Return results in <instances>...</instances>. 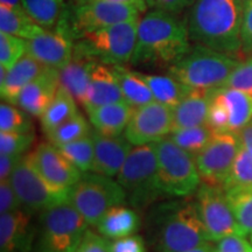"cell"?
I'll return each mask as SVG.
<instances>
[{"label":"cell","mask_w":252,"mask_h":252,"mask_svg":"<svg viewBox=\"0 0 252 252\" xmlns=\"http://www.w3.org/2000/svg\"><path fill=\"white\" fill-rule=\"evenodd\" d=\"M187 19L163 11H150L138 24L137 43L131 64L168 69L190 49Z\"/></svg>","instance_id":"obj_1"},{"label":"cell","mask_w":252,"mask_h":252,"mask_svg":"<svg viewBox=\"0 0 252 252\" xmlns=\"http://www.w3.org/2000/svg\"><path fill=\"white\" fill-rule=\"evenodd\" d=\"M243 0H195L187 18L190 41L238 58Z\"/></svg>","instance_id":"obj_2"},{"label":"cell","mask_w":252,"mask_h":252,"mask_svg":"<svg viewBox=\"0 0 252 252\" xmlns=\"http://www.w3.org/2000/svg\"><path fill=\"white\" fill-rule=\"evenodd\" d=\"M149 220L157 252H187L210 242L195 200L159 204Z\"/></svg>","instance_id":"obj_3"},{"label":"cell","mask_w":252,"mask_h":252,"mask_svg":"<svg viewBox=\"0 0 252 252\" xmlns=\"http://www.w3.org/2000/svg\"><path fill=\"white\" fill-rule=\"evenodd\" d=\"M239 63L238 58L194 43L187 54L167 69V74L190 89L214 90L225 86Z\"/></svg>","instance_id":"obj_4"},{"label":"cell","mask_w":252,"mask_h":252,"mask_svg":"<svg viewBox=\"0 0 252 252\" xmlns=\"http://www.w3.org/2000/svg\"><path fill=\"white\" fill-rule=\"evenodd\" d=\"M117 181L126 193V202L135 209H144L166 196L158 179L157 145L135 146L117 174Z\"/></svg>","instance_id":"obj_5"},{"label":"cell","mask_w":252,"mask_h":252,"mask_svg":"<svg viewBox=\"0 0 252 252\" xmlns=\"http://www.w3.org/2000/svg\"><path fill=\"white\" fill-rule=\"evenodd\" d=\"M145 11L137 5L119 4L109 0H71L61 19L77 41L91 32L140 19Z\"/></svg>","instance_id":"obj_6"},{"label":"cell","mask_w":252,"mask_h":252,"mask_svg":"<svg viewBox=\"0 0 252 252\" xmlns=\"http://www.w3.org/2000/svg\"><path fill=\"white\" fill-rule=\"evenodd\" d=\"M88 225L86 219L67 198L52 204L41 212L40 252H74Z\"/></svg>","instance_id":"obj_7"},{"label":"cell","mask_w":252,"mask_h":252,"mask_svg":"<svg viewBox=\"0 0 252 252\" xmlns=\"http://www.w3.org/2000/svg\"><path fill=\"white\" fill-rule=\"evenodd\" d=\"M140 19L91 32L75 42V49L106 65H125L133 56Z\"/></svg>","instance_id":"obj_8"},{"label":"cell","mask_w":252,"mask_h":252,"mask_svg":"<svg viewBox=\"0 0 252 252\" xmlns=\"http://www.w3.org/2000/svg\"><path fill=\"white\" fill-rule=\"evenodd\" d=\"M157 145L158 179L166 196L187 197L201 185L195 157L166 137Z\"/></svg>","instance_id":"obj_9"},{"label":"cell","mask_w":252,"mask_h":252,"mask_svg":"<svg viewBox=\"0 0 252 252\" xmlns=\"http://www.w3.org/2000/svg\"><path fill=\"white\" fill-rule=\"evenodd\" d=\"M67 200L89 225H96L112 207L126 202V193L118 181L97 173H84L67 191Z\"/></svg>","instance_id":"obj_10"},{"label":"cell","mask_w":252,"mask_h":252,"mask_svg":"<svg viewBox=\"0 0 252 252\" xmlns=\"http://www.w3.org/2000/svg\"><path fill=\"white\" fill-rule=\"evenodd\" d=\"M8 180L20 200L23 209L32 215L67 198L68 190L61 191L52 187L36 171L28 154H24L19 160Z\"/></svg>","instance_id":"obj_11"},{"label":"cell","mask_w":252,"mask_h":252,"mask_svg":"<svg viewBox=\"0 0 252 252\" xmlns=\"http://www.w3.org/2000/svg\"><path fill=\"white\" fill-rule=\"evenodd\" d=\"M195 201L210 241L219 242L231 235L245 236L236 220L223 186L201 182Z\"/></svg>","instance_id":"obj_12"},{"label":"cell","mask_w":252,"mask_h":252,"mask_svg":"<svg viewBox=\"0 0 252 252\" xmlns=\"http://www.w3.org/2000/svg\"><path fill=\"white\" fill-rule=\"evenodd\" d=\"M241 141L234 132H214L202 152L195 157L201 182L212 186H224L231 172Z\"/></svg>","instance_id":"obj_13"},{"label":"cell","mask_w":252,"mask_h":252,"mask_svg":"<svg viewBox=\"0 0 252 252\" xmlns=\"http://www.w3.org/2000/svg\"><path fill=\"white\" fill-rule=\"evenodd\" d=\"M173 131V109L153 100L135 108L126 126L125 138L134 146L154 144Z\"/></svg>","instance_id":"obj_14"},{"label":"cell","mask_w":252,"mask_h":252,"mask_svg":"<svg viewBox=\"0 0 252 252\" xmlns=\"http://www.w3.org/2000/svg\"><path fill=\"white\" fill-rule=\"evenodd\" d=\"M75 41L64 21L60 20L53 30H46L34 39L27 40V54L46 67L62 69L74 55Z\"/></svg>","instance_id":"obj_15"},{"label":"cell","mask_w":252,"mask_h":252,"mask_svg":"<svg viewBox=\"0 0 252 252\" xmlns=\"http://www.w3.org/2000/svg\"><path fill=\"white\" fill-rule=\"evenodd\" d=\"M28 156L41 176L58 190L67 191L83 175L52 143H41Z\"/></svg>","instance_id":"obj_16"},{"label":"cell","mask_w":252,"mask_h":252,"mask_svg":"<svg viewBox=\"0 0 252 252\" xmlns=\"http://www.w3.org/2000/svg\"><path fill=\"white\" fill-rule=\"evenodd\" d=\"M60 86L59 69L47 67L35 80L21 90L15 105L31 116L40 118L53 102Z\"/></svg>","instance_id":"obj_17"},{"label":"cell","mask_w":252,"mask_h":252,"mask_svg":"<svg viewBox=\"0 0 252 252\" xmlns=\"http://www.w3.org/2000/svg\"><path fill=\"white\" fill-rule=\"evenodd\" d=\"M91 134L94 143V159L91 172L110 178L116 176L130 154L132 144L126 139L125 135L108 137L97 131H94Z\"/></svg>","instance_id":"obj_18"},{"label":"cell","mask_w":252,"mask_h":252,"mask_svg":"<svg viewBox=\"0 0 252 252\" xmlns=\"http://www.w3.org/2000/svg\"><path fill=\"white\" fill-rule=\"evenodd\" d=\"M35 230L32 214L18 209L0 217V252H30Z\"/></svg>","instance_id":"obj_19"},{"label":"cell","mask_w":252,"mask_h":252,"mask_svg":"<svg viewBox=\"0 0 252 252\" xmlns=\"http://www.w3.org/2000/svg\"><path fill=\"white\" fill-rule=\"evenodd\" d=\"M47 67L30 54H25L11 69L0 65V94L5 102L14 104L19 94Z\"/></svg>","instance_id":"obj_20"},{"label":"cell","mask_w":252,"mask_h":252,"mask_svg":"<svg viewBox=\"0 0 252 252\" xmlns=\"http://www.w3.org/2000/svg\"><path fill=\"white\" fill-rule=\"evenodd\" d=\"M125 100L117 77L110 65L97 62L91 72L89 88L83 108L87 112L91 110Z\"/></svg>","instance_id":"obj_21"},{"label":"cell","mask_w":252,"mask_h":252,"mask_svg":"<svg viewBox=\"0 0 252 252\" xmlns=\"http://www.w3.org/2000/svg\"><path fill=\"white\" fill-rule=\"evenodd\" d=\"M97 62L98 61L83 54L74 47V55L70 62L60 69L61 86L64 87L82 106L86 102L91 72Z\"/></svg>","instance_id":"obj_22"},{"label":"cell","mask_w":252,"mask_h":252,"mask_svg":"<svg viewBox=\"0 0 252 252\" xmlns=\"http://www.w3.org/2000/svg\"><path fill=\"white\" fill-rule=\"evenodd\" d=\"M212 91L193 89L173 109V131L206 125Z\"/></svg>","instance_id":"obj_23"},{"label":"cell","mask_w":252,"mask_h":252,"mask_svg":"<svg viewBox=\"0 0 252 252\" xmlns=\"http://www.w3.org/2000/svg\"><path fill=\"white\" fill-rule=\"evenodd\" d=\"M134 108L126 100L106 104L88 112L94 131L108 137H117L125 132Z\"/></svg>","instance_id":"obj_24"},{"label":"cell","mask_w":252,"mask_h":252,"mask_svg":"<svg viewBox=\"0 0 252 252\" xmlns=\"http://www.w3.org/2000/svg\"><path fill=\"white\" fill-rule=\"evenodd\" d=\"M100 235L108 239H118L133 235L140 226V217L134 209L123 204L112 207L96 224Z\"/></svg>","instance_id":"obj_25"},{"label":"cell","mask_w":252,"mask_h":252,"mask_svg":"<svg viewBox=\"0 0 252 252\" xmlns=\"http://www.w3.org/2000/svg\"><path fill=\"white\" fill-rule=\"evenodd\" d=\"M229 112V131L238 133L252 121V97L234 88H217Z\"/></svg>","instance_id":"obj_26"},{"label":"cell","mask_w":252,"mask_h":252,"mask_svg":"<svg viewBox=\"0 0 252 252\" xmlns=\"http://www.w3.org/2000/svg\"><path fill=\"white\" fill-rule=\"evenodd\" d=\"M138 72L152 91L154 99L172 109H174L193 90L171 75H154L145 74V72L140 71Z\"/></svg>","instance_id":"obj_27"},{"label":"cell","mask_w":252,"mask_h":252,"mask_svg":"<svg viewBox=\"0 0 252 252\" xmlns=\"http://www.w3.org/2000/svg\"><path fill=\"white\" fill-rule=\"evenodd\" d=\"M117 77L124 98L133 108L153 102L154 97L147 83L140 77L139 72L131 70L125 65H110Z\"/></svg>","instance_id":"obj_28"},{"label":"cell","mask_w":252,"mask_h":252,"mask_svg":"<svg viewBox=\"0 0 252 252\" xmlns=\"http://www.w3.org/2000/svg\"><path fill=\"white\" fill-rule=\"evenodd\" d=\"M45 31V28L37 25L24 8L0 6V32L31 40Z\"/></svg>","instance_id":"obj_29"},{"label":"cell","mask_w":252,"mask_h":252,"mask_svg":"<svg viewBox=\"0 0 252 252\" xmlns=\"http://www.w3.org/2000/svg\"><path fill=\"white\" fill-rule=\"evenodd\" d=\"M76 103L77 100L74 98V96L64 87L60 86L53 102L40 117L43 132L47 134L77 115Z\"/></svg>","instance_id":"obj_30"},{"label":"cell","mask_w":252,"mask_h":252,"mask_svg":"<svg viewBox=\"0 0 252 252\" xmlns=\"http://www.w3.org/2000/svg\"><path fill=\"white\" fill-rule=\"evenodd\" d=\"M67 5V0H23L26 13L45 30L58 26Z\"/></svg>","instance_id":"obj_31"},{"label":"cell","mask_w":252,"mask_h":252,"mask_svg":"<svg viewBox=\"0 0 252 252\" xmlns=\"http://www.w3.org/2000/svg\"><path fill=\"white\" fill-rule=\"evenodd\" d=\"M63 156L83 173L91 172L94 159V143L93 134L81 139L58 146Z\"/></svg>","instance_id":"obj_32"},{"label":"cell","mask_w":252,"mask_h":252,"mask_svg":"<svg viewBox=\"0 0 252 252\" xmlns=\"http://www.w3.org/2000/svg\"><path fill=\"white\" fill-rule=\"evenodd\" d=\"M213 133L214 132L207 125H201L172 131L168 138H171L181 149L196 157L198 153L202 152V150L212 139Z\"/></svg>","instance_id":"obj_33"},{"label":"cell","mask_w":252,"mask_h":252,"mask_svg":"<svg viewBox=\"0 0 252 252\" xmlns=\"http://www.w3.org/2000/svg\"><path fill=\"white\" fill-rule=\"evenodd\" d=\"M223 187L225 191L252 189V154L242 146Z\"/></svg>","instance_id":"obj_34"},{"label":"cell","mask_w":252,"mask_h":252,"mask_svg":"<svg viewBox=\"0 0 252 252\" xmlns=\"http://www.w3.org/2000/svg\"><path fill=\"white\" fill-rule=\"evenodd\" d=\"M88 134H90L89 123L83 115L78 112L74 117L63 123L55 130L48 132L46 135L49 143L55 145V146H61V145L81 139Z\"/></svg>","instance_id":"obj_35"},{"label":"cell","mask_w":252,"mask_h":252,"mask_svg":"<svg viewBox=\"0 0 252 252\" xmlns=\"http://www.w3.org/2000/svg\"><path fill=\"white\" fill-rule=\"evenodd\" d=\"M225 190V189H224ZM230 206L243 234L252 236V189L225 191Z\"/></svg>","instance_id":"obj_36"},{"label":"cell","mask_w":252,"mask_h":252,"mask_svg":"<svg viewBox=\"0 0 252 252\" xmlns=\"http://www.w3.org/2000/svg\"><path fill=\"white\" fill-rule=\"evenodd\" d=\"M31 115L14 104L2 102L0 105V132H31Z\"/></svg>","instance_id":"obj_37"},{"label":"cell","mask_w":252,"mask_h":252,"mask_svg":"<svg viewBox=\"0 0 252 252\" xmlns=\"http://www.w3.org/2000/svg\"><path fill=\"white\" fill-rule=\"evenodd\" d=\"M27 53V40L0 32V65L11 69Z\"/></svg>","instance_id":"obj_38"},{"label":"cell","mask_w":252,"mask_h":252,"mask_svg":"<svg viewBox=\"0 0 252 252\" xmlns=\"http://www.w3.org/2000/svg\"><path fill=\"white\" fill-rule=\"evenodd\" d=\"M35 140V134L31 132H0V152L1 154L24 156Z\"/></svg>","instance_id":"obj_39"},{"label":"cell","mask_w":252,"mask_h":252,"mask_svg":"<svg viewBox=\"0 0 252 252\" xmlns=\"http://www.w3.org/2000/svg\"><path fill=\"white\" fill-rule=\"evenodd\" d=\"M206 125L213 132H226L229 131V112L225 104L220 97L217 89L212 91L209 111Z\"/></svg>","instance_id":"obj_40"},{"label":"cell","mask_w":252,"mask_h":252,"mask_svg":"<svg viewBox=\"0 0 252 252\" xmlns=\"http://www.w3.org/2000/svg\"><path fill=\"white\" fill-rule=\"evenodd\" d=\"M241 90L252 97V58L239 63L231 72L225 86Z\"/></svg>","instance_id":"obj_41"},{"label":"cell","mask_w":252,"mask_h":252,"mask_svg":"<svg viewBox=\"0 0 252 252\" xmlns=\"http://www.w3.org/2000/svg\"><path fill=\"white\" fill-rule=\"evenodd\" d=\"M241 55L247 59L252 58V0L244 5L243 21L241 28Z\"/></svg>","instance_id":"obj_42"},{"label":"cell","mask_w":252,"mask_h":252,"mask_svg":"<svg viewBox=\"0 0 252 252\" xmlns=\"http://www.w3.org/2000/svg\"><path fill=\"white\" fill-rule=\"evenodd\" d=\"M74 252H110V242L103 235L88 229Z\"/></svg>","instance_id":"obj_43"},{"label":"cell","mask_w":252,"mask_h":252,"mask_svg":"<svg viewBox=\"0 0 252 252\" xmlns=\"http://www.w3.org/2000/svg\"><path fill=\"white\" fill-rule=\"evenodd\" d=\"M20 200L9 180L0 181V213L6 214L21 209Z\"/></svg>","instance_id":"obj_44"},{"label":"cell","mask_w":252,"mask_h":252,"mask_svg":"<svg viewBox=\"0 0 252 252\" xmlns=\"http://www.w3.org/2000/svg\"><path fill=\"white\" fill-rule=\"evenodd\" d=\"M110 252H146V245L141 236L133 234L110 242Z\"/></svg>","instance_id":"obj_45"},{"label":"cell","mask_w":252,"mask_h":252,"mask_svg":"<svg viewBox=\"0 0 252 252\" xmlns=\"http://www.w3.org/2000/svg\"><path fill=\"white\" fill-rule=\"evenodd\" d=\"M195 0H145L147 7L154 11H163L172 14H180L190 7Z\"/></svg>","instance_id":"obj_46"},{"label":"cell","mask_w":252,"mask_h":252,"mask_svg":"<svg viewBox=\"0 0 252 252\" xmlns=\"http://www.w3.org/2000/svg\"><path fill=\"white\" fill-rule=\"evenodd\" d=\"M216 252H252V244L245 236L231 235L217 242Z\"/></svg>","instance_id":"obj_47"},{"label":"cell","mask_w":252,"mask_h":252,"mask_svg":"<svg viewBox=\"0 0 252 252\" xmlns=\"http://www.w3.org/2000/svg\"><path fill=\"white\" fill-rule=\"evenodd\" d=\"M21 158L23 156H13V154L0 156V181L8 180Z\"/></svg>","instance_id":"obj_48"},{"label":"cell","mask_w":252,"mask_h":252,"mask_svg":"<svg viewBox=\"0 0 252 252\" xmlns=\"http://www.w3.org/2000/svg\"><path fill=\"white\" fill-rule=\"evenodd\" d=\"M241 146L252 154V121L237 133Z\"/></svg>","instance_id":"obj_49"},{"label":"cell","mask_w":252,"mask_h":252,"mask_svg":"<svg viewBox=\"0 0 252 252\" xmlns=\"http://www.w3.org/2000/svg\"><path fill=\"white\" fill-rule=\"evenodd\" d=\"M187 252H216V247L212 243H209V242H207V243L200 245V247L195 248L193 250H189Z\"/></svg>","instance_id":"obj_50"},{"label":"cell","mask_w":252,"mask_h":252,"mask_svg":"<svg viewBox=\"0 0 252 252\" xmlns=\"http://www.w3.org/2000/svg\"><path fill=\"white\" fill-rule=\"evenodd\" d=\"M109 1L113 2H119V4H128V5H137L139 7L146 9L147 5L145 2V0H109Z\"/></svg>","instance_id":"obj_51"},{"label":"cell","mask_w":252,"mask_h":252,"mask_svg":"<svg viewBox=\"0 0 252 252\" xmlns=\"http://www.w3.org/2000/svg\"><path fill=\"white\" fill-rule=\"evenodd\" d=\"M0 6H7L13 8H24L23 0H0Z\"/></svg>","instance_id":"obj_52"},{"label":"cell","mask_w":252,"mask_h":252,"mask_svg":"<svg viewBox=\"0 0 252 252\" xmlns=\"http://www.w3.org/2000/svg\"><path fill=\"white\" fill-rule=\"evenodd\" d=\"M243 1H244V4H245V2H248V1H249V0H243Z\"/></svg>","instance_id":"obj_53"},{"label":"cell","mask_w":252,"mask_h":252,"mask_svg":"<svg viewBox=\"0 0 252 252\" xmlns=\"http://www.w3.org/2000/svg\"><path fill=\"white\" fill-rule=\"evenodd\" d=\"M251 242H252V236H251Z\"/></svg>","instance_id":"obj_54"}]
</instances>
